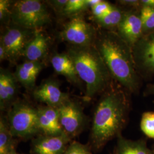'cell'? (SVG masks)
<instances>
[{"label": "cell", "instance_id": "1", "mask_svg": "<svg viewBox=\"0 0 154 154\" xmlns=\"http://www.w3.org/2000/svg\"><path fill=\"white\" fill-rule=\"evenodd\" d=\"M94 46L111 75L130 92H137L140 78L131 48L116 32L106 30L97 32Z\"/></svg>", "mask_w": 154, "mask_h": 154}, {"label": "cell", "instance_id": "2", "mask_svg": "<svg viewBox=\"0 0 154 154\" xmlns=\"http://www.w3.org/2000/svg\"><path fill=\"white\" fill-rule=\"evenodd\" d=\"M130 102L121 90H112L101 98L94 114L91 132L92 144L96 149L121 135L126 126Z\"/></svg>", "mask_w": 154, "mask_h": 154}, {"label": "cell", "instance_id": "3", "mask_svg": "<svg viewBox=\"0 0 154 154\" xmlns=\"http://www.w3.org/2000/svg\"><path fill=\"white\" fill-rule=\"evenodd\" d=\"M67 53L72 59L79 79L86 85L85 100H91L107 87L111 75L94 45L71 46Z\"/></svg>", "mask_w": 154, "mask_h": 154}, {"label": "cell", "instance_id": "4", "mask_svg": "<svg viewBox=\"0 0 154 154\" xmlns=\"http://www.w3.org/2000/svg\"><path fill=\"white\" fill-rule=\"evenodd\" d=\"M11 18L14 25L38 30L51 21L49 13L44 4L38 0H20L11 6Z\"/></svg>", "mask_w": 154, "mask_h": 154}, {"label": "cell", "instance_id": "5", "mask_svg": "<svg viewBox=\"0 0 154 154\" xmlns=\"http://www.w3.org/2000/svg\"><path fill=\"white\" fill-rule=\"evenodd\" d=\"M8 123L13 137L26 138L40 131L37 109L24 103L18 102L12 105Z\"/></svg>", "mask_w": 154, "mask_h": 154}, {"label": "cell", "instance_id": "6", "mask_svg": "<svg viewBox=\"0 0 154 154\" xmlns=\"http://www.w3.org/2000/svg\"><path fill=\"white\" fill-rule=\"evenodd\" d=\"M97 31L81 17H74L65 25L60 36L61 39L73 46L94 45Z\"/></svg>", "mask_w": 154, "mask_h": 154}, {"label": "cell", "instance_id": "7", "mask_svg": "<svg viewBox=\"0 0 154 154\" xmlns=\"http://www.w3.org/2000/svg\"><path fill=\"white\" fill-rule=\"evenodd\" d=\"M134 63L139 75L154 74V32L144 34L132 48Z\"/></svg>", "mask_w": 154, "mask_h": 154}, {"label": "cell", "instance_id": "8", "mask_svg": "<svg viewBox=\"0 0 154 154\" xmlns=\"http://www.w3.org/2000/svg\"><path fill=\"white\" fill-rule=\"evenodd\" d=\"M35 31L14 25L6 29L1 36L0 43L3 45L9 56V61H16L23 56L26 46Z\"/></svg>", "mask_w": 154, "mask_h": 154}, {"label": "cell", "instance_id": "9", "mask_svg": "<svg viewBox=\"0 0 154 154\" xmlns=\"http://www.w3.org/2000/svg\"><path fill=\"white\" fill-rule=\"evenodd\" d=\"M57 109L64 132L70 137L77 135L82 129L85 122V116L80 105L69 99Z\"/></svg>", "mask_w": 154, "mask_h": 154}, {"label": "cell", "instance_id": "10", "mask_svg": "<svg viewBox=\"0 0 154 154\" xmlns=\"http://www.w3.org/2000/svg\"><path fill=\"white\" fill-rule=\"evenodd\" d=\"M140 9H131L124 11L121 22L116 33L131 49L143 35V26Z\"/></svg>", "mask_w": 154, "mask_h": 154}, {"label": "cell", "instance_id": "11", "mask_svg": "<svg viewBox=\"0 0 154 154\" xmlns=\"http://www.w3.org/2000/svg\"><path fill=\"white\" fill-rule=\"evenodd\" d=\"M33 95L38 101L54 108H58L70 99L69 95L62 91L59 84L53 80L42 83L34 90Z\"/></svg>", "mask_w": 154, "mask_h": 154}, {"label": "cell", "instance_id": "12", "mask_svg": "<svg viewBox=\"0 0 154 154\" xmlns=\"http://www.w3.org/2000/svg\"><path fill=\"white\" fill-rule=\"evenodd\" d=\"M70 139L65 132L57 135H45L35 141L33 151L37 154H63Z\"/></svg>", "mask_w": 154, "mask_h": 154}, {"label": "cell", "instance_id": "13", "mask_svg": "<svg viewBox=\"0 0 154 154\" xmlns=\"http://www.w3.org/2000/svg\"><path fill=\"white\" fill-rule=\"evenodd\" d=\"M37 112L39 129L45 135H57L65 132L61 127L57 108L46 106L37 109Z\"/></svg>", "mask_w": 154, "mask_h": 154}, {"label": "cell", "instance_id": "14", "mask_svg": "<svg viewBox=\"0 0 154 154\" xmlns=\"http://www.w3.org/2000/svg\"><path fill=\"white\" fill-rule=\"evenodd\" d=\"M17 80L14 74L8 70H0V107L4 110L11 106L17 93Z\"/></svg>", "mask_w": 154, "mask_h": 154}, {"label": "cell", "instance_id": "15", "mask_svg": "<svg viewBox=\"0 0 154 154\" xmlns=\"http://www.w3.org/2000/svg\"><path fill=\"white\" fill-rule=\"evenodd\" d=\"M49 39L39 30H35L24 51L23 56L26 61L41 62L48 53Z\"/></svg>", "mask_w": 154, "mask_h": 154}, {"label": "cell", "instance_id": "16", "mask_svg": "<svg viewBox=\"0 0 154 154\" xmlns=\"http://www.w3.org/2000/svg\"><path fill=\"white\" fill-rule=\"evenodd\" d=\"M42 68L43 63L41 62L26 61L17 66L14 74L17 81L25 88L32 90Z\"/></svg>", "mask_w": 154, "mask_h": 154}, {"label": "cell", "instance_id": "17", "mask_svg": "<svg viewBox=\"0 0 154 154\" xmlns=\"http://www.w3.org/2000/svg\"><path fill=\"white\" fill-rule=\"evenodd\" d=\"M51 63L55 72L66 77L72 83L81 86L82 81L75 70L72 59L67 53H57L51 58Z\"/></svg>", "mask_w": 154, "mask_h": 154}, {"label": "cell", "instance_id": "18", "mask_svg": "<svg viewBox=\"0 0 154 154\" xmlns=\"http://www.w3.org/2000/svg\"><path fill=\"white\" fill-rule=\"evenodd\" d=\"M115 154H154L152 150L147 147L143 140H132L121 135L118 137V143Z\"/></svg>", "mask_w": 154, "mask_h": 154}, {"label": "cell", "instance_id": "19", "mask_svg": "<svg viewBox=\"0 0 154 154\" xmlns=\"http://www.w3.org/2000/svg\"><path fill=\"white\" fill-rule=\"evenodd\" d=\"M124 11L115 7L105 16L95 20L99 26L106 30L116 32L123 16Z\"/></svg>", "mask_w": 154, "mask_h": 154}, {"label": "cell", "instance_id": "20", "mask_svg": "<svg viewBox=\"0 0 154 154\" xmlns=\"http://www.w3.org/2000/svg\"><path fill=\"white\" fill-rule=\"evenodd\" d=\"M11 131L8 123L1 117L0 119V154H9L14 150Z\"/></svg>", "mask_w": 154, "mask_h": 154}, {"label": "cell", "instance_id": "21", "mask_svg": "<svg viewBox=\"0 0 154 154\" xmlns=\"http://www.w3.org/2000/svg\"><path fill=\"white\" fill-rule=\"evenodd\" d=\"M139 11L142 22L143 35L154 32V9L142 5Z\"/></svg>", "mask_w": 154, "mask_h": 154}, {"label": "cell", "instance_id": "22", "mask_svg": "<svg viewBox=\"0 0 154 154\" xmlns=\"http://www.w3.org/2000/svg\"><path fill=\"white\" fill-rule=\"evenodd\" d=\"M140 129L149 138L154 139V112H144L140 121Z\"/></svg>", "mask_w": 154, "mask_h": 154}, {"label": "cell", "instance_id": "23", "mask_svg": "<svg viewBox=\"0 0 154 154\" xmlns=\"http://www.w3.org/2000/svg\"><path fill=\"white\" fill-rule=\"evenodd\" d=\"M88 8L86 0H68L62 14L65 16H73Z\"/></svg>", "mask_w": 154, "mask_h": 154}, {"label": "cell", "instance_id": "24", "mask_svg": "<svg viewBox=\"0 0 154 154\" xmlns=\"http://www.w3.org/2000/svg\"><path fill=\"white\" fill-rule=\"evenodd\" d=\"M114 7L115 6L111 4L109 2L100 0V1L98 4L91 8L94 20L98 19L102 17L105 16V15L109 13Z\"/></svg>", "mask_w": 154, "mask_h": 154}, {"label": "cell", "instance_id": "25", "mask_svg": "<svg viewBox=\"0 0 154 154\" xmlns=\"http://www.w3.org/2000/svg\"><path fill=\"white\" fill-rule=\"evenodd\" d=\"M63 154H92L86 146L77 142H73L68 146Z\"/></svg>", "mask_w": 154, "mask_h": 154}, {"label": "cell", "instance_id": "26", "mask_svg": "<svg viewBox=\"0 0 154 154\" xmlns=\"http://www.w3.org/2000/svg\"><path fill=\"white\" fill-rule=\"evenodd\" d=\"M11 3L9 0L0 1V20L1 22H4L6 20L10 17L11 14Z\"/></svg>", "mask_w": 154, "mask_h": 154}, {"label": "cell", "instance_id": "27", "mask_svg": "<svg viewBox=\"0 0 154 154\" xmlns=\"http://www.w3.org/2000/svg\"><path fill=\"white\" fill-rule=\"evenodd\" d=\"M67 2L68 0H53L49 1L50 5L53 8L55 11L61 13H62Z\"/></svg>", "mask_w": 154, "mask_h": 154}, {"label": "cell", "instance_id": "28", "mask_svg": "<svg viewBox=\"0 0 154 154\" xmlns=\"http://www.w3.org/2000/svg\"><path fill=\"white\" fill-rule=\"evenodd\" d=\"M117 2L122 5L130 7L131 9H140L142 6L140 0H120Z\"/></svg>", "mask_w": 154, "mask_h": 154}, {"label": "cell", "instance_id": "29", "mask_svg": "<svg viewBox=\"0 0 154 154\" xmlns=\"http://www.w3.org/2000/svg\"><path fill=\"white\" fill-rule=\"evenodd\" d=\"M0 60H9L8 54L3 45L0 43Z\"/></svg>", "mask_w": 154, "mask_h": 154}, {"label": "cell", "instance_id": "30", "mask_svg": "<svg viewBox=\"0 0 154 154\" xmlns=\"http://www.w3.org/2000/svg\"><path fill=\"white\" fill-rule=\"evenodd\" d=\"M140 2L142 5L148 6L154 9V0H140Z\"/></svg>", "mask_w": 154, "mask_h": 154}, {"label": "cell", "instance_id": "31", "mask_svg": "<svg viewBox=\"0 0 154 154\" xmlns=\"http://www.w3.org/2000/svg\"><path fill=\"white\" fill-rule=\"evenodd\" d=\"M149 91L151 93L154 94V84L151 87V88L149 89Z\"/></svg>", "mask_w": 154, "mask_h": 154}, {"label": "cell", "instance_id": "32", "mask_svg": "<svg viewBox=\"0 0 154 154\" xmlns=\"http://www.w3.org/2000/svg\"><path fill=\"white\" fill-rule=\"evenodd\" d=\"M9 154H17L16 152H15V151H14V150H13L12 151H11V152H10Z\"/></svg>", "mask_w": 154, "mask_h": 154}, {"label": "cell", "instance_id": "33", "mask_svg": "<svg viewBox=\"0 0 154 154\" xmlns=\"http://www.w3.org/2000/svg\"><path fill=\"white\" fill-rule=\"evenodd\" d=\"M152 151H153V152H154V148H153V149H152Z\"/></svg>", "mask_w": 154, "mask_h": 154}, {"label": "cell", "instance_id": "34", "mask_svg": "<svg viewBox=\"0 0 154 154\" xmlns=\"http://www.w3.org/2000/svg\"></svg>", "mask_w": 154, "mask_h": 154}]
</instances>
